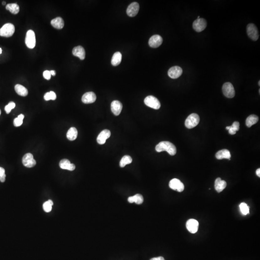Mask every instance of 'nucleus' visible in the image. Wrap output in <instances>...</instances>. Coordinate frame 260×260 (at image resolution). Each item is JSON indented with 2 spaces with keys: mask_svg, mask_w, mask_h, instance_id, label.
I'll use <instances>...</instances> for the list:
<instances>
[{
  "mask_svg": "<svg viewBox=\"0 0 260 260\" xmlns=\"http://www.w3.org/2000/svg\"><path fill=\"white\" fill-rule=\"evenodd\" d=\"M156 150L158 152L167 151L171 156L175 155L177 151L175 146L169 141H162L159 143L156 146Z\"/></svg>",
  "mask_w": 260,
  "mask_h": 260,
  "instance_id": "1",
  "label": "nucleus"
},
{
  "mask_svg": "<svg viewBox=\"0 0 260 260\" xmlns=\"http://www.w3.org/2000/svg\"><path fill=\"white\" fill-rule=\"evenodd\" d=\"M15 26L11 23H6L0 29V36L4 37H10L14 34Z\"/></svg>",
  "mask_w": 260,
  "mask_h": 260,
  "instance_id": "2",
  "label": "nucleus"
},
{
  "mask_svg": "<svg viewBox=\"0 0 260 260\" xmlns=\"http://www.w3.org/2000/svg\"><path fill=\"white\" fill-rule=\"evenodd\" d=\"M200 117L196 113H192L187 117L185 121V126L188 129L194 128L200 122Z\"/></svg>",
  "mask_w": 260,
  "mask_h": 260,
  "instance_id": "3",
  "label": "nucleus"
},
{
  "mask_svg": "<svg viewBox=\"0 0 260 260\" xmlns=\"http://www.w3.org/2000/svg\"><path fill=\"white\" fill-rule=\"evenodd\" d=\"M247 33L250 38L254 41H256L259 38V35L258 29L254 24H248L247 27Z\"/></svg>",
  "mask_w": 260,
  "mask_h": 260,
  "instance_id": "4",
  "label": "nucleus"
},
{
  "mask_svg": "<svg viewBox=\"0 0 260 260\" xmlns=\"http://www.w3.org/2000/svg\"><path fill=\"white\" fill-rule=\"evenodd\" d=\"M25 43L26 45L30 49L34 48L36 45V37L34 32L32 30H29L27 32Z\"/></svg>",
  "mask_w": 260,
  "mask_h": 260,
  "instance_id": "5",
  "label": "nucleus"
},
{
  "mask_svg": "<svg viewBox=\"0 0 260 260\" xmlns=\"http://www.w3.org/2000/svg\"><path fill=\"white\" fill-rule=\"evenodd\" d=\"M222 91L225 96L227 98H233L235 96V91L233 84L230 82H226L223 85Z\"/></svg>",
  "mask_w": 260,
  "mask_h": 260,
  "instance_id": "6",
  "label": "nucleus"
},
{
  "mask_svg": "<svg viewBox=\"0 0 260 260\" xmlns=\"http://www.w3.org/2000/svg\"><path fill=\"white\" fill-rule=\"evenodd\" d=\"M144 103L147 106L155 109H159L160 107V103L157 98L152 96L146 97Z\"/></svg>",
  "mask_w": 260,
  "mask_h": 260,
  "instance_id": "7",
  "label": "nucleus"
},
{
  "mask_svg": "<svg viewBox=\"0 0 260 260\" xmlns=\"http://www.w3.org/2000/svg\"><path fill=\"white\" fill-rule=\"evenodd\" d=\"M207 25V22L205 19L200 18L195 20L193 23V28L195 31L200 32L206 29Z\"/></svg>",
  "mask_w": 260,
  "mask_h": 260,
  "instance_id": "8",
  "label": "nucleus"
},
{
  "mask_svg": "<svg viewBox=\"0 0 260 260\" xmlns=\"http://www.w3.org/2000/svg\"><path fill=\"white\" fill-rule=\"evenodd\" d=\"M22 163L24 166L27 168H32L36 164V160L34 159V156L30 153H27L23 156Z\"/></svg>",
  "mask_w": 260,
  "mask_h": 260,
  "instance_id": "9",
  "label": "nucleus"
},
{
  "mask_svg": "<svg viewBox=\"0 0 260 260\" xmlns=\"http://www.w3.org/2000/svg\"><path fill=\"white\" fill-rule=\"evenodd\" d=\"M169 187L174 190L181 192L184 190L185 186L183 183L179 179L174 178L170 181Z\"/></svg>",
  "mask_w": 260,
  "mask_h": 260,
  "instance_id": "10",
  "label": "nucleus"
},
{
  "mask_svg": "<svg viewBox=\"0 0 260 260\" xmlns=\"http://www.w3.org/2000/svg\"><path fill=\"white\" fill-rule=\"evenodd\" d=\"M199 222L193 219L188 220L186 222V227L187 230L191 233L194 234L197 232L199 228Z\"/></svg>",
  "mask_w": 260,
  "mask_h": 260,
  "instance_id": "11",
  "label": "nucleus"
},
{
  "mask_svg": "<svg viewBox=\"0 0 260 260\" xmlns=\"http://www.w3.org/2000/svg\"><path fill=\"white\" fill-rule=\"evenodd\" d=\"M183 73V70L179 66H174L169 70L168 74L170 78L175 79L181 76Z\"/></svg>",
  "mask_w": 260,
  "mask_h": 260,
  "instance_id": "12",
  "label": "nucleus"
},
{
  "mask_svg": "<svg viewBox=\"0 0 260 260\" xmlns=\"http://www.w3.org/2000/svg\"><path fill=\"white\" fill-rule=\"evenodd\" d=\"M162 42L163 39L160 35H154L149 39L148 44L150 47L156 48L159 47L162 44Z\"/></svg>",
  "mask_w": 260,
  "mask_h": 260,
  "instance_id": "13",
  "label": "nucleus"
},
{
  "mask_svg": "<svg viewBox=\"0 0 260 260\" xmlns=\"http://www.w3.org/2000/svg\"><path fill=\"white\" fill-rule=\"evenodd\" d=\"M139 5L136 2H133L130 4L127 8V14L129 17H135L139 12Z\"/></svg>",
  "mask_w": 260,
  "mask_h": 260,
  "instance_id": "14",
  "label": "nucleus"
},
{
  "mask_svg": "<svg viewBox=\"0 0 260 260\" xmlns=\"http://www.w3.org/2000/svg\"><path fill=\"white\" fill-rule=\"evenodd\" d=\"M111 135V132L108 130H103L99 133L97 138V142L100 145H103L105 143L107 139L109 138Z\"/></svg>",
  "mask_w": 260,
  "mask_h": 260,
  "instance_id": "15",
  "label": "nucleus"
},
{
  "mask_svg": "<svg viewBox=\"0 0 260 260\" xmlns=\"http://www.w3.org/2000/svg\"><path fill=\"white\" fill-rule=\"evenodd\" d=\"M96 96L94 92H89L86 93L82 96L81 100L84 104H91L96 101Z\"/></svg>",
  "mask_w": 260,
  "mask_h": 260,
  "instance_id": "16",
  "label": "nucleus"
},
{
  "mask_svg": "<svg viewBox=\"0 0 260 260\" xmlns=\"http://www.w3.org/2000/svg\"><path fill=\"white\" fill-rule=\"evenodd\" d=\"M122 109V105L120 101L115 100L111 104V109L114 115L118 116L120 114Z\"/></svg>",
  "mask_w": 260,
  "mask_h": 260,
  "instance_id": "17",
  "label": "nucleus"
},
{
  "mask_svg": "<svg viewBox=\"0 0 260 260\" xmlns=\"http://www.w3.org/2000/svg\"><path fill=\"white\" fill-rule=\"evenodd\" d=\"M72 54L74 56L79 57L81 60H84L86 57V51L81 46L74 47L72 50Z\"/></svg>",
  "mask_w": 260,
  "mask_h": 260,
  "instance_id": "18",
  "label": "nucleus"
},
{
  "mask_svg": "<svg viewBox=\"0 0 260 260\" xmlns=\"http://www.w3.org/2000/svg\"><path fill=\"white\" fill-rule=\"evenodd\" d=\"M60 166L62 169L70 171H73L75 169V165L71 164L70 160L67 159H62L60 162Z\"/></svg>",
  "mask_w": 260,
  "mask_h": 260,
  "instance_id": "19",
  "label": "nucleus"
},
{
  "mask_svg": "<svg viewBox=\"0 0 260 260\" xmlns=\"http://www.w3.org/2000/svg\"><path fill=\"white\" fill-rule=\"evenodd\" d=\"M226 182L224 180H222L221 178H217L215 181L214 187L217 192H221L226 188Z\"/></svg>",
  "mask_w": 260,
  "mask_h": 260,
  "instance_id": "20",
  "label": "nucleus"
},
{
  "mask_svg": "<svg viewBox=\"0 0 260 260\" xmlns=\"http://www.w3.org/2000/svg\"><path fill=\"white\" fill-rule=\"evenodd\" d=\"M216 158L218 159H226L230 160L231 157L230 151L226 149H224L222 150H220L217 152L216 155Z\"/></svg>",
  "mask_w": 260,
  "mask_h": 260,
  "instance_id": "21",
  "label": "nucleus"
},
{
  "mask_svg": "<svg viewBox=\"0 0 260 260\" xmlns=\"http://www.w3.org/2000/svg\"><path fill=\"white\" fill-rule=\"evenodd\" d=\"M51 24L55 28L59 29H62L64 26V21L60 17H57L52 20Z\"/></svg>",
  "mask_w": 260,
  "mask_h": 260,
  "instance_id": "22",
  "label": "nucleus"
},
{
  "mask_svg": "<svg viewBox=\"0 0 260 260\" xmlns=\"http://www.w3.org/2000/svg\"><path fill=\"white\" fill-rule=\"evenodd\" d=\"M128 201L130 203H132L135 202L137 204H141L144 201V199L142 195L141 194H136L133 196L128 198Z\"/></svg>",
  "mask_w": 260,
  "mask_h": 260,
  "instance_id": "23",
  "label": "nucleus"
},
{
  "mask_svg": "<svg viewBox=\"0 0 260 260\" xmlns=\"http://www.w3.org/2000/svg\"><path fill=\"white\" fill-rule=\"evenodd\" d=\"M78 131L75 127H71L69 129L67 133V138L69 140L74 141L77 138Z\"/></svg>",
  "mask_w": 260,
  "mask_h": 260,
  "instance_id": "24",
  "label": "nucleus"
},
{
  "mask_svg": "<svg viewBox=\"0 0 260 260\" xmlns=\"http://www.w3.org/2000/svg\"><path fill=\"white\" fill-rule=\"evenodd\" d=\"M16 93L22 96H26L28 94V91L27 88L20 84H17L15 87Z\"/></svg>",
  "mask_w": 260,
  "mask_h": 260,
  "instance_id": "25",
  "label": "nucleus"
},
{
  "mask_svg": "<svg viewBox=\"0 0 260 260\" xmlns=\"http://www.w3.org/2000/svg\"><path fill=\"white\" fill-rule=\"evenodd\" d=\"M258 120H259V118L257 116L255 115H251L247 118L246 124L247 127H252L253 125L256 124V123L258 122Z\"/></svg>",
  "mask_w": 260,
  "mask_h": 260,
  "instance_id": "26",
  "label": "nucleus"
},
{
  "mask_svg": "<svg viewBox=\"0 0 260 260\" xmlns=\"http://www.w3.org/2000/svg\"><path fill=\"white\" fill-rule=\"evenodd\" d=\"M122 60V54L119 52H116L114 54L112 60V64L113 66H118L121 63Z\"/></svg>",
  "mask_w": 260,
  "mask_h": 260,
  "instance_id": "27",
  "label": "nucleus"
},
{
  "mask_svg": "<svg viewBox=\"0 0 260 260\" xmlns=\"http://www.w3.org/2000/svg\"><path fill=\"white\" fill-rule=\"evenodd\" d=\"M6 9L13 14H18L20 10L19 6L17 3H9L6 5Z\"/></svg>",
  "mask_w": 260,
  "mask_h": 260,
  "instance_id": "28",
  "label": "nucleus"
},
{
  "mask_svg": "<svg viewBox=\"0 0 260 260\" xmlns=\"http://www.w3.org/2000/svg\"><path fill=\"white\" fill-rule=\"evenodd\" d=\"M132 160V158L130 156L125 155L123 156L120 161V167L122 168L124 167L126 165L131 164Z\"/></svg>",
  "mask_w": 260,
  "mask_h": 260,
  "instance_id": "29",
  "label": "nucleus"
},
{
  "mask_svg": "<svg viewBox=\"0 0 260 260\" xmlns=\"http://www.w3.org/2000/svg\"><path fill=\"white\" fill-rule=\"evenodd\" d=\"M230 128L228 130L229 134L234 135L236 133V132L239 130V123L238 122H235L231 126H230Z\"/></svg>",
  "mask_w": 260,
  "mask_h": 260,
  "instance_id": "30",
  "label": "nucleus"
},
{
  "mask_svg": "<svg viewBox=\"0 0 260 260\" xmlns=\"http://www.w3.org/2000/svg\"><path fill=\"white\" fill-rule=\"evenodd\" d=\"M239 209L242 214L245 216L249 214L250 212V208L248 205L244 202H243L239 205Z\"/></svg>",
  "mask_w": 260,
  "mask_h": 260,
  "instance_id": "31",
  "label": "nucleus"
},
{
  "mask_svg": "<svg viewBox=\"0 0 260 260\" xmlns=\"http://www.w3.org/2000/svg\"><path fill=\"white\" fill-rule=\"evenodd\" d=\"M53 205V202L51 200H48L45 202L43 204V209L45 212H50L52 209V206Z\"/></svg>",
  "mask_w": 260,
  "mask_h": 260,
  "instance_id": "32",
  "label": "nucleus"
},
{
  "mask_svg": "<svg viewBox=\"0 0 260 260\" xmlns=\"http://www.w3.org/2000/svg\"><path fill=\"white\" fill-rule=\"evenodd\" d=\"M56 94L53 91H50V92L46 93L44 96V99L46 101H49L50 100H55L56 99Z\"/></svg>",
  "mask_w": 260,
  "mask_h": 260,
  "instance_id": "33",
  "label": "nucleus"
},
{
  "mask_svg": "<svg viewBox=\"0 0 260 260\" xmlns=\"http://www.w3.org/2000/svg\"><path fill=\"white\" fill-rule=\"evenodd\" d=\"M24 118V115L23 114H20L17 118H15L14 120V124L16 127H19L21 126L23 123V119Z\"/></svg>",
  "mask_w": 260,
  "mask_h": 260,
  "instance_id": "34",
  "label": "nucleus"
},
{
  "mask_svg": "<svg viewBox=\"0 0 260 260\" xmlns=\"http://www.w3.org/2000/svg\"><path fill=\"white\" fill-rule=\"evenodd\" d=\"M15 107H16V104L14 102H11L8 104V105L5 107L4 110L6 113L9 114L11 112L12 109L15 108Z\"/></svg>",
  "mask_w": 260,
  "mask_h": 260,
  "instance_id": "35",
  "label": "nucleus"
},
{
  "mask_svg": "<svg viewBox=\"0 0 260 260\" xmlns=\"http://www.w3.org/2000/svg\"><path fill=\"white\" fill-rule=\"evenodd\" d=\"M6 178V174H5V170L3 168L0 167V181L4 182L5 181Z\"/></svg>",
  "mask_w": 260,
  "mask_h": 260,
  "instance_id": "36",
  "label": "nucleus"
},
{
  "mask_svg": "<svg viewBox=\"0 0 260 260\" xmlns=\"http://www.w3.org/2000/svg\"><path fill=\"white\" fill-rule=\"evenodd\" d=\"M43 76H44V78L45 79L47 80H49L51 79V73H50V71H44V73H43Z\"/></svg>",
  "mask_w": 260,
  "mask_h": 260,
  "instance_id": "37",
  "label": "nucleus"
},
{
  "mask_svg": "<svg viewBox=\"0 0 260 260\" xmlns=\"http://www.w3.org/2000/svg\"><path fill=\"white\" fill-rule=\"evenodd\" d=\"M150 260H165L164 259V257H155V258H153L152 259H150Z\"/></svg>",
  "mask_w": 260,
  "mask_h": 260,
  "instance_id": "38",
  "label": "nucleus"
},
{
  "mask_svg": "<svg viewBox=\"0 0 260 260\" xmlns=\"http://www.w3.org/2000/svg\"><path fill=\"white\" fill-rule=\"evenodd\" d=\"M256 174H257V176H258V177H260V168L258 169H257V170H256Z\"/></svg>",
  "mask_w": 260,
  "mask_h": 260,
  "instance_id": "39",
  "label": "nucleus"
},
{
  "mask_svg": "<svg viewBox=\"0 0 260 260\" xmlns=\"http://www.w3.org/2000/svg\"><path fill=\"white\" fill-rule=\"evenodd\" d=\"M50 73H51V75H53V76H55L56 74V72L55 70L50 71Z\"/></svg>",
  "mask_w": 260,
  "mask_h": 260,
  "instance_id": "40",
  "label": "nucleus"
},
{
  "mask_svg": "<svg viewBox=\"0 0 260 260\" xmlns=\"http://www.w3.org/2000/svg\"><path fill=\"white\" fill-rule=\"evenodd\" d=\"M230 126H227V127H226V130H229V128H230Z\"/></svg>",
  "mask_w": 260,
  "mask_h": 260,
  "instance_id": "41",
  "label": "nucleus"
},
{
  "mask_svg": "<svg viewBox=\"0 0 260 260\" xmlns=\"http://www.w3.org/2000/svg\"><path fill=\"white\" fill-rule=\"evenodd\" d=\"M2 48H0V54H2Z\"/></svg>",
  "mask_w": 260,
  "mask_h": 260,
  "instance_id": "42",
  "label": "nucleus"
},
{
  "mask_svg": "<svg viewBox=\"0 0 260 260\" xmlns=\"http://www.w3.org/2000/svg\"><path fill=\"white\" fill-rule=\"evenodd\" d=\"M5 4H6V3H5V2H3V5H5Z\"/></svg>",
  "mask_w": 260,
  "mask_h": 260,
  "instance_id": "43",
  "label": "nucleus"
},
{
  "mask_svg": "<svg viewBox=\"0 0 260 260\" xmlns=\"http://www.w3.org/2000/svg\"><path fill=\"white\" fill-rule=\"evenodd\" d=\"M260 81H259V82H258V84H259V86H260Z\"/></svg>",
  "mask_w": 260,
  "mask_h": 260,
  "instance_id": "44",
  "label": "nucleus"
},
{
  "mask_svg": "<svg viewBox=\"0 0 260 260\" xmlns=\"http://www.w3.org/2000/svg\"><path fill=\"white\" fill-rule=\"evenodd\" d=\"M1 111L0 110V115H1Z\"/></svg>",
  "mask_w": 260,
  "mask_h": 260,
  "instance_id": "45",
  "label": "nucleus"
}]
</instances>
